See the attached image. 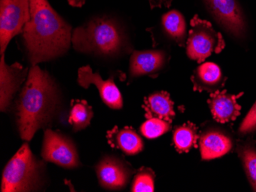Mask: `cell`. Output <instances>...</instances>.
<instances>
[{"label":"cell","mask_w":256,"mask_h":192,"mask_svg":"<svg viewBox=\"0 0 256 192\" xmlns=\"http://www.w3.org/2000/svg\"><path fill=\"white\" fill-rule=\"evenodd\" d=\"M30 18L23 28L24 45L32 65L51 61L68 51L72 26L48 0H30Z\"/></svg>","instance_id":"obj_1"},{"label":"cell","mask_w":256,"mask_h":192,"mask_svg":"<svg viewBox=\"0 0 256 192\" xmlns=\"http://www.w3.org/2000/svg\"><path fill=\"white\" fill-rule=\"evenodd\" d=\"M58 101L57 86L47 71L32 65L16 102V123L22 140L30 142L52 118Z\"/></svg>","instance_id":"obj_2"},{"label":"cell","mask_w":256,"mask_h":192,"mask_svg":"<svg viewBox=\"0 0 256 192\" xmlns=\"http://www.w3.org/2000/svg\"><path fill=\"white\" fill-rule=\"evenodd\" d=\"M73 48L78 52L102 56L120 54L126 47V38L120 26L112 18L90 20L73 31Z\"/></svg>","instance_id":"obj_3"},{"label":"cell","mask_w":256,"mask_h":192,"mask_svg":"<svg viewBox=\"0 0 256 192\" xmlns=\"http://www.w3.org/2000/svg\"><path fill=\"white\" fill-rule=\"evenodd\" d=\"M42 163L26 143L8 162L2 173V192H32L40 186Z\"/></svg>","instance_id":"obj_4"},{"label":"cell","mask_w":256,"mask_h":192,"mask_svg":"<svg viewBox=\"0 0 256 192\" xmlns=\"http://www.w3.org/2000/svg\"><path fill=\"white\" fill-rule=\"evenodd\" d=\"M191 28L186 41V54L190 59L202 63L212 53L218 54L225 48L222 35L216 31L212 24L198 15L192 17Z\"/></svg>","instance_id":"obj_5"},{"label":"cell","mask_w":256,"mask_h":192,"mask_svg":"<svg viewBox=\"0 0 256 192\" xmlns=\"http://www.w3.org/2000/svg\"><path fill=\"white\" fill-rule=\"evenodd\" d=\"M30 18V0H0V54L8 43L22 32Z\"/></svg>","instance_id":"obj_6"},{"label":"cell","mask_w":256,"mask_h":192,"mask_svg":"<svg viewBox=\"0 0 256 192\" xmlns=\"http://www.w3.org/2000/svg\"><path fill=\"white\" fill-rule=\"evenodd\" d=\"M217 23L228 35L242 39L246 35V20L238 0H202Z\"/></svg>","instance_id":"obj_7"},{"label":"cell","mask_w":256,"mask_h":192,"mask_svg":"<svg viewBox=\"0 0 256 192\" xmlns=\"http://www.w3.org/2000/svg\"><path fill=\"white\" fill-rule=\"evenodd\" d=\"M42 157L44 161L64 169H74L80 166L77 149L72 140L51 130L44 131Z\"/></svg>","instance_id":"obj_8"},{"label":"cell","mask_w":256,"mask_h":192,"mask_svg":"<svg viewBox=\"0 0 256 192\" xmlns=\"http://www.w3.org/2000/svg\"><path fill=\"white\" fill-rule=\"evenodd\" d=\"M96 174L104 189L120 190L124 189L129 183L132 170L118 158L106 156L96 166Z\"/></svg>","instance_id":"obj_9"},{"label":"cell","mask_w":256,"mask_h":192,"mask_svg":"<svg viewBox=\"0 0 256 192\" xmlns=\"http://www.w3.org/2000/svg\"><path fill=\"white\" fill-rule=\"evenodd\" d=\"M78 83L86 89L94 84L98 90L102 101L110 108L120 110L123 107L122 94L114 82L113 77L104 81L98 72H93L92 67L86 65L80 67L78 71Z\"/></svg>","instance_id":"obj_10"},{"label":"cell","mask_w":256,"mask_h":192,"mask_svg":"<svg viewBox=\"0 0 256 192\" xmlns=\"http://www.w3.org/2000/svg\"><path fill=\"white\" fill-rule=\"evenodd\" d=\"M28 69L16 62L8 65L5 61V54L0 57V110L6 111L27 76Z\"/></svg>","instance_id":"obj_11"},{"label":"cell","mask_w":256,"mask_h":192,"mask_svg":"<svg viewBox=\"0 0 256 192\" xmlns=\"http://www.w3.org/2000/svg\"><path fill=\"white\" fill-rule=\"evenodd\" d=\"M202 160H211L225 156L234 147V140L226 130L217 127L205 129L199 136Z\"/></svg>","instance_id":"obj_12"},{"label":"cell","mask_w":256,"mask_h":192,"mask_svg":"<svg viewBox=\"0 0 256 192\" xmlns=\"http://www.w3.org/2000/svg\"><path fill=\"white\" fill-rule=\"evenodd\" d=\"M168 63V54L162 50L134 51L130 59V77L158 75Z\"/></svg>","instance_id":"obj_13"},{"label":"cell","mask_w":256,"mask_h":192,"mask_svg":"<svg viewBox=\"0 0 256 192\" xmlns=\"http://www.w3.org/2000/svg\"><path fill=\"white\" fill-rule=\"evenodd\" d=\"M232 95L227 93L226 90L216 91L210 94L207 100L211 114L216 121L220 123L234 121L240 115L241 107L237 103V99L242 95Z\"/></svg>","instance_id":"obj_14"},{"label":"cell","mask_w":256,"mask_h":192,"mask_svg":"<svg viewBox=\"0 0 256 192\" xmlns=\"http://www.w3.org/2000/svg\"><path fill=\"white\" fill-rule=\"evenodd\" d=\"M225 80L220 67L212 62H206L200 65L191 77L194 90L199 92L207 91L211 94L220 90Z\"/></svg>","instance_id":"obj_15"},{"label":"cell","mask_w":256,"mask_h":192,"mask_svg":"<svg viewBox=\"0 0 256 192\" xmlns=\"http://www.w3.org/2000/svg\"><path fill=\"white\" fill-rule=\"evenodd\" d=\"M107 138L112 148L120 150L128 156L138 154L144 147L142 137L130 127L119 129L115 127L108 132Z\"/></svg>","instance_id":"obj_16"},{"label":"cell","mask_w":256,"mask_h":192,"mask_svg":"<svg viewBox=\"0 0 256 192\" xmlns=\"http://www.w3.org/2000/svg\"><path fill=\"white\" fill-rule=\"evenodd\" d=\"M174 105L170 94L166 91L154 93L144 99L143 108L145 117L161 119L171 123L176 116Z\"/></svg>","instance_id":"obj_17"},{"label":"cell","mask_w":256,"mask_h":192,"mask_svg":"<svg viewBox=\"0 0 256 192\" xmlns=\"http://www.w3.org/2000/svg\"><path fill=\"white\" fill-rule=\"evenodd\" d=\"M162 28L166 36L179 45L185 46L186 23L185 18L178 10H171L162 15Z\"/></svg>","instance_id":"obj_18"},{"label":"cell","mask_w":256,"mask_h":192,"mask_svg":"<svg viewBox=\"0 0 256 192\" xmlns=\"http://www.w3.org/2000/svg\"><path fill=\"white\" fill-rule=\"evenodd\" d=\"M172 140L178 153H189L191 149L196 146L197 140H199L196 126L188 122L176 127L174 131Z\"/></svg>","instance_id":"obj_19"},{"label":"cell","mask_w":256,"mask_h":192,"mask_svg":"<svg viewBox=\"0 0 256 192\" xmlns=\"http://www.w3.org/2000/svg\"><path fill=\"white\" fill-rule=\"evenodd\" d=\"M246 174L253 190L256 192V147L252 141L245 142L237 148Z\"/></svg>","instance_id":"obj_20"},{"label":"cell","mask_w":256,"mask_h":192,"mask_svg":"<svg viewBox=\"0 0 256 192\" xmlns=\"http://www.w3.org/2000/svg\"><path fill=\"white\" fill-rule=\"evenodd\" d=\"M94 113L86 100H73L69 116V123L74 132L84 130L90 123Z\"/></svg>","instance_id":"obj_21"},{"label":"cell","mask_w":256,"mask_h":192,"mask_svg":"<svg viewBox=\"0 0 256 192\" xmlns=\"http://www.w3.org/2000/svg\"><path fill=\"white\" fill-rule=\"evenodd\" d=\"M170 130V123L158 118L148 119L140 128L142 134L148 139L158 138Z\"/></svg>","instance_id":"obj_22"},{"label":"cell","mask_w":256,"mask_h":192,"mask_svg":"<svg viewBox=\"0 0 256 192\" xmlns=\"http://www.w3.org/2000/svg\"><path fill=\"white\" fill-rule=\"evenodd\" d=\"M154 173L150 169L142 168L135 176L132 192H153L154 190Z\"/></svg>","instance_id":"obj_23"},{"label":"cell","mask_w":256,"mask_h":192,"mask_svg":"<svg viewBox=\"0 0 256 192\" xmlns=\"http://www.w3.org/2000/svg\"><path fill=\"white\" fill-rule=\"evenodd\" d=\"M256 131V102L252 106L238 128V134L246 136Z\"/></svg>","instance_id":"obj_24"},{"label":"cell","mask_w":256,"mask_h":192,"mask_svg":"<svg viewBox=\"0 0 256 192\" xmlns=\"http://www.w3.org/2000/svg\"><path fill=\"white\" fill-rule=\"evenodd\" d=\"M146 1L149 2L151 8H162V7L169 8L172 2V0H146Z\"/></svg>","instance_id":"obj_25"},{"label":"cell","mask_w":256,"mask_h":192,"mask_svg":"<svg viewBox=\"0 0 256 192\" xmlns=\"http://www.w3.org/2000/svg\"><path fill=\"white\" fill-rule=\"evenodd\" d=\"M69 5L73 7H82L86 2V0H68Z\"/></svg>","instance_id":"obj_26"}]
</instances>
